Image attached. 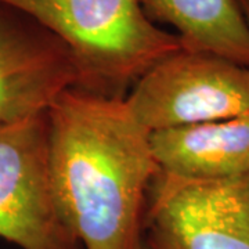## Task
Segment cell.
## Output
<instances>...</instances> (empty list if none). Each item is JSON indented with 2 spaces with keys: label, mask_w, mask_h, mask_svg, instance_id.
Here are the masks:
<instances>
[{
  "label": "cell",
  "mask_w": 249,
  "mask_h": 249,
  "mask_svg": "<svg viewBox=\"0 0 249 249\" xmlns=\"http://www.w3.org/2000/svg\"><path fill=\"white\" fill-rule=\"evenodd\" d=\"M160 172L183 180H224L249 173V112L150 133Z\"/></svg>",
  "instance_id": "cell-7"
},
{
  "label": "cell",
  "mask_w": 249,
  "mask_h": 249,
  "mask_svg": "<svg viewBox=\"0 0 249 249\" xmlns=\"http://www.w3.org/2000/svg\"><path fill=\"white\" fill-rule=\"evenodd\" d=\"M0 238L22 249H79L54 201L47 112L0 129Z\"/></svg>",
  "instance_id": "cell-5"
},
{
  "label": "cell",
  "mask_w": 249,
  "mask_h": 249,
  "mask_svg": "<svg viewBox=\"0 0 249 249\" xmlns=\"http://www.w3.org/2000/svg\"><path fill=\"white\" fill-rule=\"evenodd\" d=\"M142 249H150V248H148V247H147V244L144 242V244H142Z\"/></svg>",
  "instance_id": "cell-10"
},
{
  "label": "cell",
  "mask_w": 249,
  "mask_h": 249,
  "mask_svg": "<svg viewBox=\"0 0 249 249\" xmlns=\"http://www.w3.org/2000/svg\"><path fill=\"white\" fill-rule=\"evenodd\" d=\"M54 201L85 249H142L144 213L160 172L150 132L124 100L73 89L47 111Z\"/></svg>",
  "instance_id": "cell-1"
},
{
  "label": "cell",
  "mask_w": 249,
  "mask_h": 249,
  "mask_svg": "<svg viewBox=\"0 0 249 249\" xmlns=\"http://www.w3.org/2000/svg\"><path fill=\"white\" fill-rule=\"evenodd\" d=\"M154 25H172L181 47L249 68V24L237 0H139Z\"/></svg>",
  "instance_id": "cell-8"
},
{
  "label": "cell",
  "mask_w": 249,
  "mask_h": 249,
  "mask_svg": "<svg viewBox=\"0 0 249 249\" xmlns=\"http://www.w3.org/2000/svg\"><path fill=\"white\" fill-rule=\"evenodd\" d=\"M142 230L150 249H249V173L196 181L160 170Z\"/></svg>",
  "instance_id": "cell-4"
},
{
  "label": "cell",
  "mask_w": 249,
  "mask_h": 249,
  "mask_svg": "<svg viewBox=\"0 0 249 249\" xmlns=\"http://www.w3.org/2000/svg\"><path fill=\"white\" fill-rule=\"evenodd\" d=\"M78 83L68 46L28 14L0 3V129L47 112Z\"/></svg>",
  "instance_id": "cell-6"
},
{
  "label": "cell",
  "mask_w": 249,
  "mask_h": 249,
  "mask_svg": "<svg viewBox=\"0 0 249 249\" xmlns=\"http://www.w3.org/2000/svg\"><path fill=\"white\" fill-rule=\"evenodd\" d=\"M57 35L71 50L76 89L124 100L151 67L181 50L176 34L154 25L139 0H0Z\"/></svg>",
  "instance_id": "cell-2"
},
{
  "label": "cell",
  "mask_w": 249,
  "mask_h": 249,
  "mask_svg": "<svg viewBox=\"0 0 249 249\" xmlns=\"http://www.w3.org/2000/svg\"><path fill=\"white\" fill-rule=\"evenodd\" d=\"M237 3H238L244 17L247 18V21H248L249 24V0H237Z\"/></svg>",
  "instance_id": "cell-9"
},
{
  "label": "cell",
  "mask_w": 249,
  "mask_h": 249,
  "mask_svg": "<svg viewBox=\"0 0 249 249\" xmlns=\"http://www.w3.org/2000/svg\"><path fill=\"white\" fill-rule=\"evenodd\" d=\"M124 104L150 133L234 118L249 112V68L181 49L145 72Z\"/></svg>",
  "instance_id": "cell-3"
}]
</instances>
